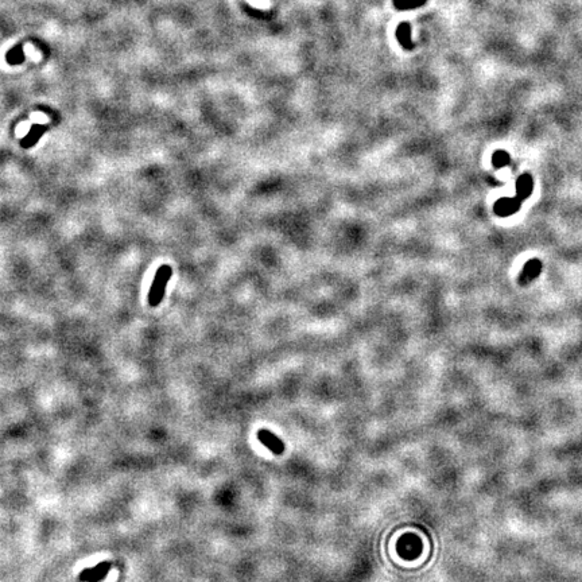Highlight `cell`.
I'll use <instances>...</instances> for the list:
<instances>
[{
    "mask_svg": "<svg viewBox=\"0 0 582 582\" xmlns=\"http://www.w3.org/2000/svg\"><path fill=\"white\" fill-rule=\"evenodd\" d=\"M171 274V267L167 266V264L159 267L157 274H155L154 282L151 284L150 293H148V303H150V306L155 307V306H158L161 303L163 297H165L166 287L169 284Z\"/></svg>",
    "mask_w": 582,
    "mask_h": 582,
    "instance_id": "6da1fadb",
    "label": "cell"
},
{
    "mask_svg": "<svg viewBox=\"0 0 582 582\" xmlns=\"http://www.w3.org/2000/svg\"><path fill=\"white\" fill-rule=\"evenodd\" d=\"M521 208V201L515 197H501L493 205V212L499 217H511L517 213Z\"/></svg>",
    "mask_w": 582,
    "mask_h": 582,
    "instance_id": "7a4b0ae2",
    "label": "cell"
},
{
    "mask_svg": "<svg viewBox=\"0 0 582 582\" xmlns=\"http://www.w3.org/2000/svg\"><path fill=\"white\" fill-rule=\"evenodd\" d=\"M542 268H543V264L539 259L534 258L531 259V260L526 262V264L523 266V268H521L520 271L519 279H517L519 284H520V286H527V284H530L531 282H534V280L542 274Z\"/></svg>",
    "mask_w": 582,
    "mask_h": 582,
    "instance_id": "3957f363",
    "label": "cell"
},
{
    "mask_svg": "<svg viewBox=\"0 0 582 582\" xmlns=\"http://www.w3.org/2000/svg\"><path fill=\"white\" fill-rule=\"evenodd\" d=\"M258 439L262 442L263 445L268 448L274 454H282L284 452V443L282 439H279L275 434H273L271 431L267 429H262L258 431Z\"/></svg>",
    "mask_w": 582,
    "mask_h": 582,
    "instance_id": "277c9868",
    "label": "cell"
},
{
    "mask_svg": "<svg viewBox=\"0 0 582 582\" xmlns=\"http://www.w3.org/2000/svg\"><path fill=\"white\" fill-rule=\"evenodd\" d=\"M532 191H534V178H532V176L528 172L521 174L516 180V197L523 202L525 200L531 197Z\"/></svg>",
    "mask_w": 582,
    "mask_h": 582,
    "instance_id": "5b68a950",
    "label": "cell"
},
{
    "mask_svg": "<svg viewBox=\"0 0 582 582\" xmlns=\"http://www.w3.org/2000/svg\"><path fill=\"white\" fill-rule=\"evenodd\" d=\"M45 132H46V126H42V124H35V126H32L31 128H30L29 133L21 140V146L23 148H26V150H27V148L34 147V146L38 143L40 138L42 137Z\"/></svg>",
    "mask_w": 582,
    "mask_h": 582,
    "instance_id": "8992f818",
    "label": "cell"
},
{
    "mask_svg": "<svg viewBox=\"0 0 582 582\" xmlns=\"http://www.w3.org/2000/svg\"><path fill=\"white\" fill-rule=\"evenodd\" d=\"M396 36H398V41L403 47L413 49L414 43L411 40V26L407 22H403L402 25H399L398 30H396Z\"/></svg>",
    "mask_w": 582,
    "mask_h": 582,
    "instance_id": "52a82bcc",
    "label": "cell"
},
{
    "mask_svg": "<svg viewBox=\"0 0 582 582\" xmlns=\"http://www.w3.org/2000/svg\"><path fill=\"white\" fill-rule=\"evenodd\" d=\"M510 162L511 157L507 151L496 150L492 154V165L495 169H503V167L510 165Z\"/></svg>",
    "mask_w": 582,
    "mask_h": 582,
    "instance_id": "ba28073f",
    "label": "cell"
},
{
    "mask_svg": "<svg viewBox=\"0 0 582 582\" xmlns=\"http://www.w3.org/2000/svg\"><path fill=\"white\" fill-rule=\"evenodd\" d=\"M108 570H109V565L101 564L99 565V566H96V568L90 569V570H85L84 577H85L86 579H89V581H96V579L104 577V575L107 574Z\"/></svg>",
    "mask_w": 582,
    "mask_h": 582,
    "instance_id": "9c48e42d",
    "label": "cell"
},
{
    "mask_svg": "<svg viewBox=\"0 0 582 582\" xmlns=\"http://www.w3.org/2000/svg\"><path fill=\"white\" fill-rule=\"evenodd\" d=\"M426 0H394V4L398 10H413L423 6Z\"/></svg>",
    "mask_w": 582,
    "mask_h": 582,
    "instance_id": "30bf717a",
    "label": "cell"
}]
</instances>
